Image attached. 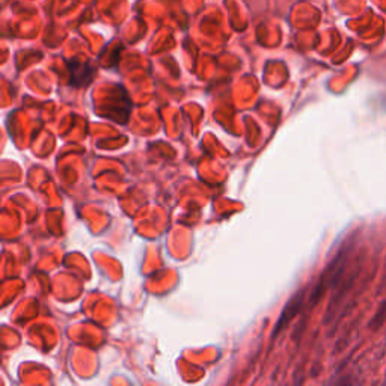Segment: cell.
I'll list each match as a JSON object with an SVG mask.
<instances>
[{"mask_svg": "<svg viewBox=\"0 0 386 386\" xmlns=\"http://www.w3.org/2000/svg\"><path fill=\"white\" fill-rule=\"evenodd\" d=\"M71 70V83L74 86H86L89 81L94 79V68L89 65V62H79L73 61L70 64Z\"/></svg>", "mask_w": 386, "mask_h": 386, "instance_id": "6da1fadb", "label": "cell"}, {"mask_svg": "<svg viewBox=\"0 0 386 386\" xmlns=\"http://www.w3.org/2000/svg\"><path fill=\"white\" fill-rule=\"evenodd\" d=\"M302 303H303V293L296 294L291 300H290V303L287 305V308L284 309L282 317H281V320H279V323H278V327H276L278 332L284 327V324H285L288 320H291V319H293L294 314L299 312V308L302 306Z\"/></svg>", "mask_w": 386, "mask_h": 386, "instance_id": "7a4b0ae2", "label": "cell"}]
</instances>
